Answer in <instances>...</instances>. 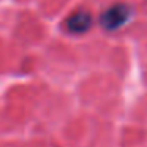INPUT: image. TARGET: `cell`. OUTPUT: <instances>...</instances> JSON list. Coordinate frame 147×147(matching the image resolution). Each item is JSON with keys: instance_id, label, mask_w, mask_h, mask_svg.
<instances>
[{"instance_id": "obj_1", "label": "cell", "mask_w": 147, "mask_h": 147, "mask_svg": "<svg viewBox=\"0 0 147 147\" xmlns=\"http://www.w3.org/2000/svg\"><path fill=\"white\" fill-rule=\"evenodd\" d=\"M130 19H131V7H128L127 3H120V2L108 7L100 14V24L108 32L122 29L125 24L130 22Z\"/></svg>"}, {"instance_id": "obj_2", "label": "cell", "mask_w": 147, "mask_h": 147, "mask_svg": "<svg viewBox=\"0 0 147 147\" xmlns=\"http://www.w3.org/2000/svg\"><path fill=\"white\" fill-rule=\"evenodd\" d=\"M92 14L87 10H76L65 19V27L73 35H82L92 27Z\"/></svg>"}]
</instances>
